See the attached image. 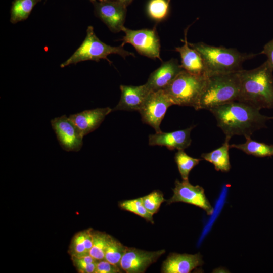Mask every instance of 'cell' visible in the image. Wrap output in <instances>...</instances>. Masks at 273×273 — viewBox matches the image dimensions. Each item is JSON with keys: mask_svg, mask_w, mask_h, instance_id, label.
I'll return each instance as SVG.
<instances>
[{"mask_svg": "<svg viewBox=\"0 0 273 273\" xmlns=\"http://www.w3.org/2000/svg\"><path fill=\"white\" fill-rule=\"evenodd\" d=\"M195 126L169 132L162 131L150 134L148 143L150 146H165L169 150H184L192 142L191 132Z\"/></svg>", "mask_w": 273, "mask_h": 273, "instance_id": "13", "label": "cell"}, {"mask_svg": "<svg viewBox=\"0 0 273 273\" xmlns=\"http://www.w3.org/2000/svg\"><path fill=\"white\" fill-rule=\"evenodd\" d=\"M122 31L125 35L121 39V46L123 47L126 43H129L140 55L162 61L160 42L156 27L153 29L132 30L124 26Z\"/></svg>", "mask_w": 273, "mask_h": 273, "instance_id": "7", "label": "cell"}, {"mask_svg": "<svg viewBox=\"0 0 273 273\" xmlns=\"http://www.w3.org/2000/svg\"><path fill=\"white\" fill-rule=\"evenodd\" d=\"M109 235L105 232L92 230L93 244L89 255L97 260L104 259Z\"/></svg>", "mask_w": 273, "mask_h": 273, "instance_id": "25", "label": "cell"}, {"mask_svg": "<svg viewBox=\"0 0 273 273\" xmlns=\"http://www.w3.org/2000/svg\"><path fill=\"white\" fill-rule=\"evenodd\" d=\"M240 91L238 72L209 75L200 97L199 110H209L219 105L237 101Z\"/></svg>", "mask_w": 273, "mask_h": 273, "instance_id": "4", "label": "cell"}, {"mask_svg": "<svg viewBox=\"0 0 273 273\" xmlns=\"http://www.w3.org/2000/svg\"><path fill=\"white\" fill-rule=\"evenodd\" d=\"M127 247L116 239L109 235L105 250L104 259L120 267L121 260L125 252Z\"/></svg>", "mask_w": 273, "mask_h": 273, "instance_id": "22", "label": "cell"}, {"mask_svg": "<svg viewBox=\"0 0 273 273\" xmlns=\"http://www.w3.org/2000/svg\"><path fill=\"white\" fill-rule=\"evenodd\" d=\"M260 110L246 103L234 101L209 110L217 125L226 136H251L256 131L266 127V122L273 119L261 114Z\"/></svg>", "mask_w": 273, "mask_h": 273, "instance_id": "1", "label": "cell"}, {"mask_svg": "<svg viewBox=\"0 0 273 273\" xmlns=\"http://www.w3.org/2000/svg\"><path fill=\"white\" fill-rule=\"evenodd\" d=\"M142 199L147 210L153 215L158 211L161 204L166 201L163 194L159 190L152 192L142 197Z\"/></svg>", "mask_w": 273, "mask_h": 273, "instance_id": "27", "label": "cell"}, {"mask_svg": "<svg viewBox=\"0 0 273 273\" xmlns=\"http://www.w3.org/2000/svg\"><path fill=\"white\" fill-rule=\"evenodd\" d=\"M179 172L184 180H188L191 171L201 161L189 156L184 150H178L174 156Z\"/></svg>", "mask_w": 273, "mask_h": 273, "instance_id": "23", "label": "cell"}, {"mask_svg": "<svg viewBox=\"0 0 273 273\" xmlns=\"http://www.w3.org/2000/svg\"><path fill=\"white\" fill-rule=\"evenodd\" d=\"M260 54H263L266 56L267 62L273 69V38L264 46Z\"/></svg>", "mask_w": 273, "mask_h": 273, "instance_id": "31", "label": "cell"}, {"mask_svg": "<svg viewBox=\"0 0 273 273\" xmlns=\"http://www.w3.org/2000/svg\"><path fill=\"white\" fill-rule=\"evenodd\" d=\"M111 112L110 107L98 108L70 115L69 118L84 136L97 129Z\"/></svg>", "mask_w": 273, "mask_h": 273, "instance_id": "17", "label": "cell"}, {"mask_svg": "<svg viewBox=\"0 0 273 273\" xmlns=\"http://www.w3.org/2000/svg\"><path fill=\"white\" fill-rule=\"evenodd\" d=\"M168 2L170 3L171 0H168Z\"/></svg>", "mask_w": 273, "mask_h": 273, "instance_id": "35", "label": "cell"}, {"mask_svg": "<svg viewBox=\"0 0 273 273\" xmlns=\"http://www.w3.org/2000/svg\"><path fill=\"white\" fill-rule=\"evenodd\" d=\"M112 54H118L124 59L129 56L135 57L134 53L124 50L122 46L113 47L103 42L96 36L93 27L88 26L86 29V35L81 44L66 61L60 65V67L64 68L87 60L99 62L101 59H106L111 63L107 57Z\"/></svg>", "mask_w": 273, "mask_h": 273, "instance_id": "6", "label": "cell"}, {"mask_svg": "<svg viewBox=\"0 0 273 273\" xmlns=\"http://www.w3.org/2000/svg\"><path fill=\"white\" fill-rule=\"evenodd\" d=\"M207 76L194 75L183 69L164 90L173 105L190 106L199 110Z\"/></svg>", "mask_w": 273, "mask_h": 273, "instance_id": "5", "label": "cell"}, {"mask_svg": "<svg viewBox=\"0 0 273 273\" xmlns=\"http://www.w3.org/2000/svg\"><path fill=\"white\" fill-rule=\"evenodd\" d=\"M183 70L178 61L172 58L152 72L145 84L152 92L165 89Z\"/></svg>", "mask_w": 273, "mask_h": 273, "instance_id": "14", "label": "cell"}, {"mask_svg": "<svg viewBox=\"0 0 273 273\" xmlns=\"http://www.w3.org/2000/svg\"><path fill=\"white\" fill-rule=\"evenodd\" d=\"M122 271L120 267L103 259L98 261L95 273H119Z\"/></svg>", "mask_w": 273, "mask_h": 273, "instance_id": "30", "label": "cell"}, {"mask_svg": "<svg viewBox=\"0 0 273 273\" xmlns=\"http://www.w3.org/2000/svg\"><path fill=\"white\" fill-rule=\"evenodd\" d=\"M68 252L71 257H81L89 255L85 246L83 231L78 232L74 235Z\"/></svg>", "mask_w": 273, "mask_h": 273, "instance_id": "28", "label": "cell"}, {"mask_svg": "<svg viewBox=\"0 0 273 273\" xmlns=\"http://www.w3.org/2000/svg\"><path fill=\"white\" fill-rule=\"evenodd\" d=\"M41 0H14L10 10V22L15 24L26 20L34 7Z\"/></svg>", "mask_w": 273, "mask_h": 273, "instance_id": "21", "label": "cell"}, {"mask_svg": "<svg viewBox=\"0 0 273 273\" xmlns=\"http://www.w3.org/2000/svg\"><path fill=\"white\" fill-rule=\"evenodd\" d=\"M169 3L168 0H149L146 6L148 15L157 22L164 20L169 14Z\"/></svg>", "mask_w": 273, "mask_h": 273, "instance_id": "24", "label": "cell"}, {"mask_svg": "<svg viewBox=\"0 0 273 273\" xmlns=\"http://www.w3.org/2000/svg\"><path fill=\"white\" fill-rule=\"evenodd\" d=\"M231 138L226 136L224 142L220 147L210 152L201 154V157L205 160L212 163L217 171L226 172L231 169V166L229 153L230 148L229 142Z\"/></svg>", "mask_w": 273, "mask_h": 273, "instance_id": "19", "label": "cell"}, {"mask_svg": "<svg viewBox=\"0 0 273 273\" xmlns=\"http://www.w3.org/2000/svg\"><path fill=\"white\" fill-rule=\"evenodd\" d=\"M204 264L200 253L195 254L170 253L163 261L161 272L190 273Z\"/></svg>", "mask_w": 273, "mask_h": 273, "instance_id": "16", "label": "cell"}, {"mask_svg": "<svg viewBox=\"0 0 273 273\" xmlns=\"http://www.w3.org/2000/svg\"><path fill=\"white\" fill-rule=\"evenodd\" d=\"M116 1L121 2L124 4L127 7L133 1V0H99V1Z\"/></svg>", "mask_w": 273, "mask_h": 273, "instance_id": "33", "label": "cell"}, {"mask_svg": "<svg viewBox=\"0 0 273 273\" xmlns=\"http://www.w3.org/2000/svg\"><path fill=\"white\" fill-rule=\"evenodd\" d=\"M165 252L164 249L148 251L127 247L120 262V267L127 273H143Z\"/></svg>", "mask_w": 273, "mask_h": 273, "instance_id": "12", "label": "cell"}, {"mask_svg": "<svg viewBox=\"0 0 273 273\" xmlns=\"http://www.w3.org/2000/svg\"><path fill=\"white\" fill-rule=\"evenodd\" d=\"M71 259L78 272L80 273H95L98 260L90 255L81 257L72 256Z\"/></svg>", "mask_w": 273, "mask_h": 273, "instance_id": "29", "label": "cell"}, {"mask_svg": "<svg viewBox=\"0 0 273 273\" xmlns=\"http://www.w3.org/2000/svg\"><path fill=\"white\" fill-rule=\"evenodd\" d=\"M58 141L62 148L66 151H79L83 145L84 136L66 115L51 120Z\"/></svg>", "mask_w": 273, "mask_h": 273, "instance_id": "10", "label": "cell"}, {"mask_svg": "<svg viewBox=\"0 0 273 273\" xmlns=\"http://www.w3.org/2000/svg\"><path fill=\"white\" fill-rule=\"evenodd\" d=\"M121 97L117 105L112 109L116 110L138 111L141 108L152 92L146 84L139 86L121 85Z\"/></svg>", "mask_w": 273, "mask_h": 273, "instance_id": "15", "label": "cell"}, {"mask_svg": "<svg viewBox=\"0 0 273 273\" xmlns=\"http://www.w3.org/2000/svg\"><path fill=\"white\" fill-rule=\"evenodd\" d=\"M245 139L246 141L244 143L231 144L230 148L241 150L247 154L257 157L273 156V144L256 141L251 136H246Z\"/></svg>", "mask_w": 273, "mask_h": 273, "instance_id": "20", "label": "cell"}, {"mask_svg": "<svg viewBox=\"0 0 273 273\" xmlns=\"http://www.w3.org/2000/svg\"><path fill=\"white\" fill-rule=\"evenodd\" d=\"M173 195L167 203L183 202L200 208L208 215L213 212V208L206 197L204 189L199 185H193L189 180L180 181L176 179L173 189Z\"/></svg>", "mask_w": 273, "mask_h": 273, "instance_id": "9", "label": "cell"}, {"mask_svg": "<svg viewBox=\"0 0 273 273\" xmlns=\"http://www.w3.org/2000/svg\"><path fill=\"white\" fill-rule=\"evenodd\" d=\"M90 1V2H92V3H94V2H95L96 1H97L96 0H89Z\"/></svg>", "mask_w": 273, "mask_h": 273, "instance_id": "34", "label": "cell"}, {"mask_svg": "<svg viewBox=\"0 0 273 273\" xmlns=\"http://www.w3.org/2000/svg\"><path fill=\"white\" fill-rule=\"evenodd\" d=\"M93 4L95 15L111 31L114 33L122 31L124 27L126 6L116 1H96Z\"/></svg>", "mask_w": 273, "mask_h": 273, "instance_id": "11", "label": "cell"}, {"mask_svg": "<svg viewBox=\"0 0 273 273\" xmlns=\"http://www.w3.org/2000/svg\"><path fill=\"white\" fill-rule=\"evenodd\" d=\"M198 51L204 62L207 75L237 72L243 69V63L257 54L241 53L235 48L216 47L203 42L189 43Z\"/></svg>", "mask_w": 273, "mask_h": 273, "instance_id": "3", "label": "cell"}, {"mask_svg": "<svg viewBox=\"0 0 273 273\" xmlns=\"http://www.w3.org/2000/svg\"><path fill=\"white\" fill-rule=\"evenodd\" d=\"M173 105L164 89L151 92L139 111L142 122L153 127L156 132L162 131L161 122L168 108Z\"/></svg>", "mask_w": 273, "mask_h": 273, "instance_id": "8", "label": "cell"}, {"mask_svg": "<svg viewBox=\"0 0 273 273\" xmlns=\"http://www.w3.org/2000/svg\"><path fill=\"white\" fill-rule=\"evenodd\" d=\"M238 73L240 91L237 101L259 110L273 109V69L267 61L254 69H242Z\"/></svg>", "mask_w": 273, "mask_h": 273, "instance_id": "2", "label": "cell"}, {"mask_svg": "<svg viewBox=\"0 0 273 273\" xmlns=\"http://www.w3.org/2000/svg\"><path fill=\"white\" fill-rule=\"evenodd\" d=\"M272 117H273V116H272Z\"/></svg>", "mask_w": 273, "mask_h": 273, "instance_id": "36", "label": "cell"}, {"mask_svg": "<svg viewBox=\"0 0 273 273\" xmlns=\"http://www.w3.org/2000/svg\"><path fill=\"white\" fill-rule=\"evenodd\" d=\"M119 206L122 210L132 212L144 218L147 221L154 223L153 215L145 207L142 197L120 202Z\"/></svg>", "mask_w": 273, "mask_h": 273, "instance_id": "26", "label": "cell"}, {"mask_svg": "<svg viewBox=\"0 0 273 273\" xmlns=\"http://www.w3.org/2000/svg\"><path fill=\"white\" fill-rule=\"evenodd\" d=\"M92 229L83 230L84 244L87 252L89 254L93 244Z\"/></svg>", "mask_w": 273, "mask_h": 273, "instance_id": "32", "label": "cell"}, {"mask_svg": "<svg viewBox=\"0 0 273 273\" xmlns=\"http://www.w3.org/2000/svg\"><path fill=\"white\" fill-rule=\"evenodd\" d=\"M189 27L184 31V43L182 46L175 48L181 58V66L186 71L196 75L208 76L203 59L195 49L190 46L187 40V34Z\"/></svg>", "mask_w": 273, "mask_h": 273, "instance_id": "18", "label": "cell"}]
</instances>
